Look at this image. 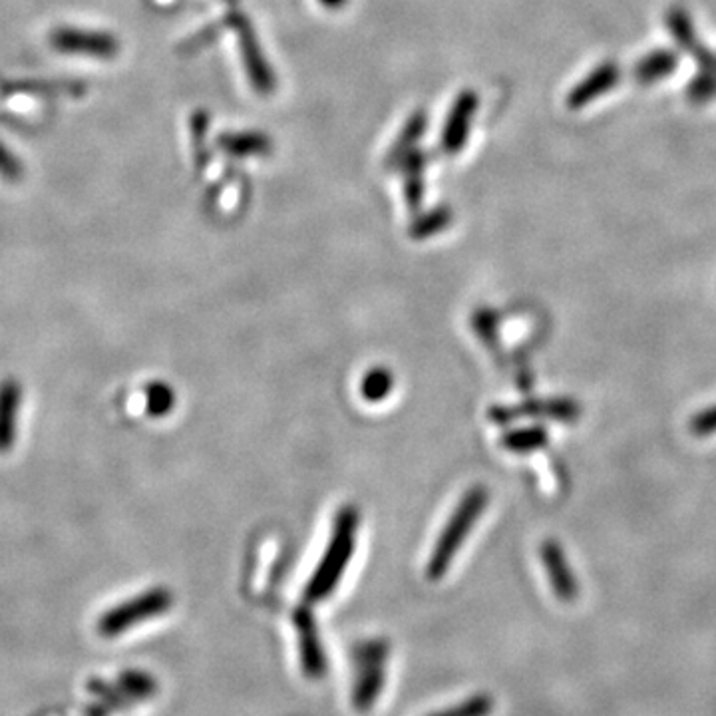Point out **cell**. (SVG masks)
<instances>
[{
  "label": "cell",
  "instance_id": "obj_11",
  "mask_svg": "<svg viewBox=\"0 0 716 716\" xmlns=\"http://www.w3.org/2000/svg\"><path fill=\"white\" fill-rule=\"evenodd\" d=\"M621 78V68L617 62L607 60L597 64L567 96V106L573 110H581L587 104L595 102L603 94L611 92Z\"/></svg>",
  "mask_w": 716,
  "mask_h": 716
},
{
  "label": "cell",
  "instance_id": "obj_14",
  "mask_svg": "<svg viewBox=\"0 0 716 716\" xmlns=\"http://www.w3.org/2000/svg\"><path fill=\"white\" fill-rule=\"evenodd\" d=\"M547 442H549V434L543 426L508 430L500 440L502 448L508 452H514V454H532L536 450L545 448Z\"/></svg>",
  "mask_w": 716,
  "mask_h": 716
},
{
  "label": "cell",
  "instance_id": "obj_12",
  "mask_svg": "<svg viewBox=\"0 0 716 716\" xmlns=\"http://www.w3.org/2000/svg\"><path fill=\"white\" fill-rule=\"evenodd\" d=\"M677 68H679V54L671 48H659L649 52L635 64L633 78L641 86H651L669 78Z\"/></svg>",
  "mask_w": 716,
  "mask_h": 716
},
{
  "label": "cell",
  "instance_id": "obj_6",
  "mask_svg": "<svg viewBox=\"0 0 716 716\" xmlns=\"http://www.w3.org/2000/svg\"><path fill=\"white\" fill-rule=\"evenodd\" d=\"M581 416V404L575 398H543L530 400L518 406H496L490 410V420L496 424H512L520 418H547L557 422H577Z\"/></svg>",
  "mask_w": 716,
  "mask_h": 716
},
{
  "label": "cell",
  "instance_id": "obj_2",
  "mask_svg": "<svg viewBox=\"0 0 716 716\" xmlns=\"http://www.w3.org/2000/svg\"><path fill=\"white\" fill-rule=\"evenodd\" d=\"M488 502H490V492L484 486H474L464 494V498L456 506L454 514L450 516L446 528L442 530V534L438 537V541L430 553V559L426 565V577L430 581H438L446 575L456 553L466 543L476 522L486 512Z\"/></svg>",
  "mask_w": 716,
  "mask_h": 716
},
{
  "label": "cell",
  "instance_id": "obj_15",
  "mask_svg": "<svg viewBox=\"0 0 716 716\" xmlns=\"http://www.w3.org/2000/svg\"><path fill=\"white\" fill-rule=\"evenodd\" d=\"M118 685L128 695V699H134V701H146V699L154 697L158 691L156 679L144 671L122 673Z\"/></svg>",
  "mask_w": 716,
  "mask_h": 716
},
{
  "label": "cell",
  "instance_id": "obj_18",
  "mask_svg": "<svg viewBox=\"0 0 716 716\" xmlns=\"http://www.w3.org/2000/svg\"><path fill=\"white\" fill-rule=\"evenodd\" d=\"M174 404V390L168 384L156 382L148 386V412L152 416H166L174 408Z\"/></svg>",
  "mask_w": 716,
  "mask_h": 716
},
{
  "label": "cell",
  "instance_id": "obj_16",
  "mask_svg": "<svg viewBox=\"0 0 716 716\" xmlns=\"http://www.w3.org/2000/svg\"><path fill=\"white\" fill-rule=\"evenodd\" d=\"M394 386V378L386 368H372L360 382V394L366 402H382Z\"/></svg>",
  "mask_w": 716,
  "mask_h": 716
},
{
  "label": "cell",
  "instance_id": "obj_1",
  "mask_svg": "<svg viewBox=\"0 0 716 716\" xmlns=\"http://www.w3.org/2000/svg\"><path fill=\"white\" fill-rule=\"evenodd\" d=\"M358 526L360 516L355 506L339 510L323 559L305 587V601L309 605L325 601L339 587L357 547Z\"/></svg>",
  "mask_w": 716,
  "mask_h": 716
},
{
  "label": "cell",
  "instance_id": "obj_4",
  "mask_svg": "<svg viewBox=\"0 0 716 716\" xmlns=\"http://www.w3.org/2000/svg\"><path fill=\"white\" fill-rule=\"evenodd\" d=\"M172 605H174V595L166 587H154L106 611L98 623V631L102 637L108 639L118 637L124 631H130L154 617L168 613Z\"/></svg>",
  "mask_w": 716,
  "mask_h": 716
},
{
  "label": "cell",
  "instance_id": "obj_20",
  "mask_svg": "<svg viewBox=\"0 0 716 716\" xmlns=\"http://www.w3.org/2000/svg\"><path fill=\"white\" fill-rule=\"evenodd\" d=\"M20 178H22V166L18 158L0 142V179L6 183H16Z\"/></svg>",
  "mask_w": 716,
  "mask_h": 716
},
{
  "label": "cell",
  "instance_id": "obj_9",
  "mask_svg": "<svg viewBox=\"0 0 716 716\" xmlns=\"http://www.w3.org/2000/svg\"><path fill=\"white\" fill-rule=\"evenodd\" d=\"M50 46L66 56L86 58H110L116 50L114 38L94 30H82L72 26H60L50 34Z\"/></svg>",
  "mask_w": 716,
  "mask_h": 716
},
{
  "label": "cell",
  "instance_id": "obj_7",
  "mask_svg": "<svg viewBox=\"0 0 716 716\" xmlns=\"http://www.w3.org/2000/svg\"><path fill=\"white\" fill-rule=\"evenodd\" d=\"M295 629H297V641H299V659H301V671L307 679L319 681L329 671V661L325 655V647L321 641V631L317 627V621L309 609H299L293 617Z\"/></svg>",
  "mask_w": 716,
  "mask_h": 716
},
{
  "label": "cell",
  "instance_id": "obj_21",
  "mask_svg": "<svg viewBox=\"0 0 716 716\" xmlns=\"http://www.w3.org/2000/svg\"><path fill=\"white\" fill-rule=\"evenodd\" d=\"M474 329L478 331V335H482L484 341L494 343L496 339V331H498V317L492 311H480L474 317Z\"/></svg>",
  "mask_w": 716,
  "mask_h": 716
},
{
  "label": "cell",
  "instance_id": "obj_13",
  "mask_svg": "<svg viewBox=\"0 0 716 716\" xmlns=\"http://www.w3.org/2000/svg\"><path fill=\"white\" fill-rule=\"evenodd\" d=\"M20 402H22L20 384L10 378L4 380L0 384V454L8 452L14 444Z\"/></svg>",
  "mask_w": 716,
  "mask_h": 716
},
{
  "label": "cell",
  "instance_id": "obj_19",
  "mask_svg": "<svg viewBox=\"0 0 716 716\" xmlns=\"http://www.w3.org/2000/svg\"><path fill=\"white\" fill-rule=\"evenodd\" d=\"M689 430L697 438H709L716 434V404L697 412L689 422Z\"/></svg>",
  "mask_w": 716,
  "mask_h": 716
},
{
  "label": "cell",
  "instance_id": "obj_5",
  "mask_svg": "<svg viewBox=\"0 0 716 716\" xmlns=\"http://www.w3.org/2000/svg\"><path fill=\"white\" fill-rule=\"evenodd\" d=\"M388 643L384 639H370L355 647V689H353V705L358 713H368L386 683V661H388Z\"/></svg>",
  "mask_w": 716,
  "mask_h": 716
},
{
  "label": "cell",
  "instance_id": "obj_10",
  "mask_svg": "<svg viewBox=\"0 0 716 716\" xmlns=\"http://www.w3.org/2000/svg\"><path fill=\"white\" fill-rule=\"evenodd\" d=\"M539 555L553 595L563 603H573L579 597V581L567 561L561 543L555 539H545L539 547Z\"/></svg>",
  "mask_w": 716,
  "mask_h": 716
},
{
  "label": "cell",
  "instance_id": "obj_17",
  "mask_svg": "<svg viewBox=\"0 0 716 716\" xmlns=\"http://www.w3.org/2000/svg\"><path fill=\"white\" fill-rule=\"evenodd\" d=\"M494 709H496V701L486 693H478L464 699L458 705H452L444 711L428 716H490L494 713Z\"/></svg>",
  "mask_w": 716,
  "mask_h": 716
},
{
  "label": "cell",
  "instance_id": "obj_8",
  "mask_svg": "<svg viewBox=\"0 0 716 716\" xmlns=\"http://www.w3.org/2000/svg\"><path fill=\"white\" fill-rule=\"evenodd\" d=\"M665 24L675 40V44L691 54L697 62L699 72L697 74H707V76H716V54H713L697 36L693 18L689 14L687 8L683 6H671L665 14Z\"/></svg>",
  "mask_w": 716,
  "mask_h": 716
},
{
  "label": "cell",
  "instance_id": "obj_3",
  "mask_svg": "<svg viewBox=\"0 0 716 716\" xmlns=\"http://www.w3.org/2000/svg\"><path fill=\"white\" fill-rule=\"evenodd\" d=\"M62 90H66V86L42 82L0 84L2 116L14 120L16 124H40L48 118L52 102L62 94Z\"/></svg>",
  "mask_w": 716,
  "mask_h": 716
}]
</instances>
